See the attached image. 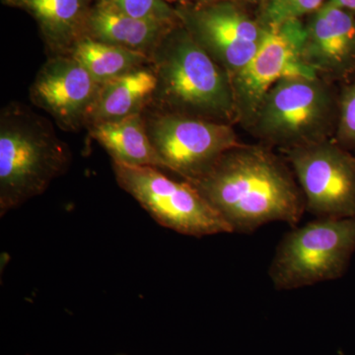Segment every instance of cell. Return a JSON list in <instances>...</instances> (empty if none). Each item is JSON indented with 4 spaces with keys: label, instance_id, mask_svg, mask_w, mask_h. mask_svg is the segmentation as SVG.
<instances>
[{
    "label": "cell",
    "instance_id": "cell-16",
    "mask_svg": "<svg viewBox=\"0 0 355 355\" xmlns=\"http://www.w3.org/2000/svg\"><path fill=\"white\" fill-rule=\"evenodd\" d=\"M156 87L153 64L103 84L89 125L144 113L153 101Z\"/></svg>",
    "mask_w": 355,
    "mask_h": 355
},
{
    "label": "cell",
    "instance_id": "cell-3",
    "mask_svg": "<svg viewBox=\"0 0 355 355\" xmlns=\"http://www.w3.org/2000/svg\"><path fill=\"white\" fill-rule=\"evenodd\" d=\"M50 121L20 103L0 114V216L39 197L71 164Z\"/></svg>",
    "mask_w": 355,
    "mask_h": 355
},
{
    "label": "cell",
    "instance_id": "cell-2",
    "mask_svg": "<svg viewBox=\"0 0 355 355\" xmlns=\"http://www.w3.org/2000/svg\"><path fill=\"white\" fill-rule=\"evenodd\" d=\"M157 87L148 107L158 111L234 125L230 77L181 24L154 51Z\"/></svg>",
    "mask_w": 355,
    "mask_h": 355
},
{
    "label": "cell",
    "instance_id": "cell-18",
    "mask_svg": "<svg viewBox=\"0 0 355 355\" xmlns=\"http://www.w3.org/2000/svg\"><path fill=\"white\" fill-rule=\"evenodd\" d=\"M327 0H265L261 4L259 22L263 27L282 24L287 21L301 20L316 12Z\"/></svg>",
    "mask_w": 355,
    "mask_h": 355
},
{
    "label": "cell",
    "instance_id": "cell-20",
    "mask_svg": "<svg viewBox=\"0 0 355 355\" xmlns=\"http://www.w3.org/2000/svg\"><path fill=\"white\" fill-rule=\"evenodd\" d=\"M335 140L347 150H355V79L338 96Z\"/></svg>",
    "mask_w": 355,
    "mask_h": 355
},
{
    "label": "cell",
    "instance_id": "cell-11",
    "mask_svg": "<svg viewBox=\"0 0 355 355\" xmlns=\"http://www.w3.org/2000/svg\"><path fill=\"white\" fill-rule=\"evenodd\" d=\"M101 87L73 58L51 55L35 77L29 96L58 128L74 132L88 128Z\"/></svg>",
    "mask_w": 355,
    "mask_h": 355
},
{
    "label": "cell",
    "instance_id": "cell-7",
    "mask_svg": "<svg viewBox=\"0 0 355 355\" xmlns=\"http://www.w3.org/2000/svg\"><path fill=\"white\" fill-rule=\"evenodd\" d=\"M146 130L166 170L193 182L230 149L242 144L229 123L202 120L147 107Z\"/></svg>",
    "mask_w": 355,
    "mask_h": 355
},
{
    "label": "cell",
    "instance_id": "cell-8",
    "mask_svg": "<svg viewBox=\"0 0 355 355\" xmlns=\"http://www.w3.org/2000/svg\"><path fill=\"white\" fill-rule=\"evenodd\" d=\"M306 212L317 218L355 216V155L335 139L286 149Z\"/></svg>",
    "mask_w": 355,
    "mask_h": 355
},
{
    "label": "cell",
    "instance_id": "cell-5",
    "mask_svg": "<svg viewBox=\"0 0 355 355\" xmlns=\"http://www.w3.org/2000/svg\"><path fill=\"white\" fill-rule=\"evenodd\" d=\"M338 98L321 77H291L266 96L251 128L284 150L329 139L335 133Z\"/></svg>",
    "mask_w": 355,
    "mask_h": 355
},
{
    "label": "cell",
    "instance_id": "cell-6",
    "mask_svg": "<svg viewBox=\"0 0 355 355\" xmlns=\"http://www.w3.org/2000/svg\"><path fill=\"white\" fill-rule=\"evenodd\" d=\"M116 183L163 227L191 237L229 234L230 226L189 182L154 167L113 163Z\"/></svg>",
    "mask_w": 355,
    "mask_h": 355
},
{
    "label": "cell",
    "instance_id": "cell-1",
    "mask_svg": "<svg viewBox=\"0 0 355 355\" xmlns=\"http://www.w3.org/2000/svg\"><path fill=\"white\" fill-rule=\"evenodd\" d=\"M233 233L250 234L272 222L296 227L306 212L292 169L265 146L230 149L193 182Z\"/></svg>",
    "mask_w": 355,
    "mask_h": 355
},
{
    "label": "cell",
    "instance_id": "cell-14",
    "mask_svg": "<svg viewBox=\"0 0 355 355\" xmlns=\"http://www.w3.org/2000/svg\"><path fill=\"white\" fill-rule=\"evenodd\" d=\"M179 23L166 24L139 19L96 0L89 14L84 37L151 58L166 35Z\"/></svg>",
    "mask_w": 355,
    "mask_h": 355
},
{
    "label": "cell",
    "instance_id": "cell-22",
    "mask_svg": "<svg viewBox=\"0 0 355 355\" xmlns=\"http://www.w3.org/2000/svg\"><path fill=\"white\" fill-rule=\"evenodd\" d=\"M331 1L347 9L355 15V0H331Z\"/></svg>",
    "mask_w": 355,
    "mask_h": 355
},
{
    "label": "cell",
    "instance_id": "cell-13",
    "mask_svg": "<svg viewBox=\"0 0 355 355\" xmlns=\"http://www.w3.org/2000/svg\"><path fill=\"white\" fill-rule=\"evenodd\" d=\"M36 21L49 57L69 55L85 36L86 23L96 0H1Z\"/></svg>",
    "mask_w": 355,
    "mask_h": 355
},
{
    "label": "cell",
    "instance_id": "cell-10",
    "mask_svg": "<svg viewBox=\"0 0 355 355\" xmlns=\"http://www.w3.org/2000/svg\"><path fill=\"white\" fill-rule=\"evenodd\" d=\"M175 9L191 38L230 79L258 53L268 31L234 0Z\"/></svg>",
    "mask_w": 355,
    "mask_h": 355
},
{
    "label": "cell",
    "instance_id": "cell-24",
    "mask_svg": "<svg viewBox=\"0 0 355 355\" xmlns=\"http://www.w3.org/2000/svg\"><path fill=\"white\" fill-rule=\"evenodd\" d=\"M218 1H226V0H200V3L198 6H202V4L214 3V2Z\"/></svg>",
    "mask_w": 355,
    "mask_h": 355
},
{
    "label": "cell",
    "instance_id": "cell-4",
    "mask_svg": "<svg viewBox=\"0 0 355 355\" xmlns=\"http://www.w3.org/2000/svg\"><path fill=\"white\" fill-rule=\"evenodd\" d=\"M355 253V216L317 218L292 227L275 250L268 275L286 291L343 277Z\"/></svg>",
    "mask_w": 355,
    "mask_h": 355
},
{
    "label": "cell",
    "instance_id": "cell-15",
    "mask_svg": "<svg viewBox=\"0 0 355 355\" xmlns=\"http://www.w3.org/2000/svg\"><path fill=\"white\" fill-rule=\"evenodd\" d=\"M87 130L89 137L108 153L113 163L166 170L164 162L149 139L144 114L93 123Z\"/></svg>",
    "mask_w": 355,
    "mask_h": 355
},
{
    "label": "cell",
    "instance_id": "cell-17",
    "mask_svg": "<svg viewBox=\"0 0 355 355\" xmlns=\"http://www.w3.org/2000/svg\"><path fill=\"white\" fill-rule=\"evenodd\" d=\"M69 55L83 65L96 83L101 85L153 64L151 58L144 53L101 43L87 37L77 42Z\"/></svg>",
    "mask_w": 355,
    "mask_h": 355
},
{
    "label": "cell",
    "instance_id": "cell-12",
    "mask_svg": "<svg viewBox=\"0 0 355 355\" xmlns=\"http://www.w3.org/2000/svg\"><path fill=\"white\" fill-rule=\"evenodd\" d=\"M305 24L302 55L310 69L326 80L355 74V15L327 0Z\"/></svg>",
    "mask_w": 355,
    "mask_h": 355
},
{
    "label": "cell",
    "instance_id": "cell-25",
    "mask_svg": "<svg viewBox=\"0 0 355 355\" xmlns=\"http://www.w3.org/2000/svg\"><path fill=\"white\" fill-rule=\"evenodd\" d=\"M116 355H127V354H116Z\"/></svg>",
    "mask_w": 355,
    "mask_h": 355
},
{
    "label": "cell",
    "instance_id": "cell-23",
    "mask_svg": "<svg viewBox=\"0 0 355 355\" xmlns=\"http://www.w3.org/2000/svg\"><path fill=\"white\" fill-rule=\"evenodd\" d=\"M238 3H247V4H261L263 3L265 0H234Z\"/></svg>",
    "mask_w": 355,
    "mask_h": 355
},
{
    "label": "cell",
    "instance_id": "cell-21",
    "mask_svg": "<svg viewBox=\"0 0 355 355\" xmlns=\"http://www.w3.org/2000/svg\"><path fill=\"white\" fill-rule=\"evenodd\" d=\"M169 6L178 8V7L195 6L200 3V0H164Z\"/></svg>",
    "mask_w": 355,
    "mask_h": 355
},
{
    "label": "cell",
    "instance_id": "cell-9",
    "mask_svg": "<svg viewBox=\"0 0 355 355\" xmlns=\"http://www.w3.org/2000/svg\"><path fill=\"white\" fill-rule=\"evenodd\" d=\"M305 24L287 21L268 27L260 50L232 79L237 123L250 128L268 93L291 77L318 76L302 55Z\"/></svg>",
    "mask_w": 355,
    "mask_h": 355
},
{
    "label": "cell",
    "instance_id": "cell-19",
    "mask_svg": "<svg viewBox=\"0 0 355 355\" xmlns=\"http://www.w3.org/2000/svg\"><path fill=\"white\" fill-rule=\"evenodd\" d=\"M102 3L139 19L166 24L180 22L176 9L164 0H99Z\"/></svg>",
    "mask_w": 355,
    "mask_h": 355
}]
</instances>
